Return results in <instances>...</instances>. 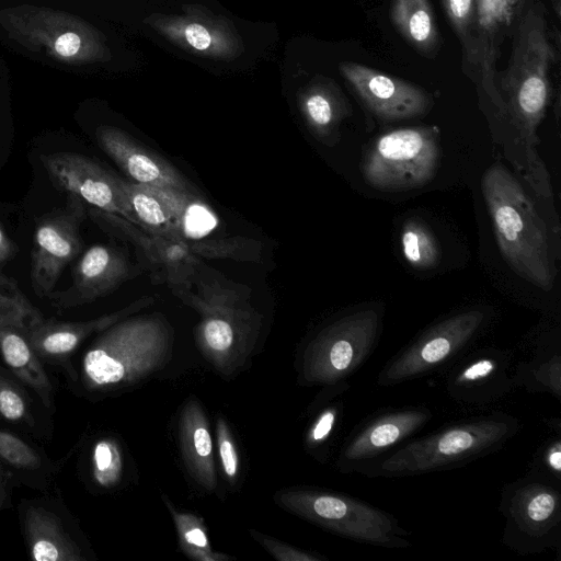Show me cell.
<instances>
[{"instance_id": "d4e9b609", "label": "cell", "mask_w": 561, "mask_h": 561, "mask_svg": "<svg viewBox=\"0 0 561 561\" xmlns=\"http://www.w3.org/2000/svg\"><path fill=\"white\" fill-rule=\"evenodd\" d=\"M297 105L312 136L325 146L340 139L342 122L352 113V106L331 78L316 76L297 92Z\"/></svg>"}, {"instance_id": "d6986e66", "label": "cell", "mask_w": 561, "mask_h": 561, "mask_svg": "<svg viewBox=\"0 0 561 561\" xmlns=\"http://www.w3.org/2000/svg\"><path fill=\"white\" fill-rule=\"evenodd\" d=\"M95 138L99 147L129 181L197 195V188L171 162L144 147L123 129L102 125L98 127Z\"/></svg>"}, {"instance_id": "603a6c76", "label": "cell", "mask_w": 561, "mask_h": 561, "mask_svg": "<svg viewBox=\"0 0 561 561\" xmlns=\"http://www.w3.org/2000/svg\"><path fill=\"white\" fill-rule=\"evenodd\" d=\"M431 417L425 408L382 413L358 431L345 445L342 463L350 469L376 458L419 431Z\"/></svg>"}, {"instance_id": "7402d4cb", "label": "cell", "mask_w": 561, "mask_h": 561, "mask_svg": "<svg viewBox=\"0 0 561 561\" xmlns=\"http://www.w3.org/2000/svg\"><path fill=\"white\" fill-rule=\"evenodd\" d=\"M154 300L152 296H144L119 310L89 321L62 322L42 317L27 329V339L38 357H62L91 334L102 332L117 321L148 308Z\"/></svg>"}, {"instance_id": "8992f818", "label": "cell", "mask_w": 561, "mask_h": 561, "mask_svg": "<svg viewBox=\"0 0 561 561\" xmlns=\"http://www.w3.org/2000/svg\"><path fill=\"white\" fill-rule=\"evenodd\" d=\"M0 26L23 48L59 64L106 62L112 54L105 35L79 15L55 8L22 3L0 10Z\"/></svg>"}, {"instance_id": "cb8c5ba5", "label": "cell", "mask_w": 561, "mask_h": 561, "mask_svg": "<svg viewBox=\"0 0 561 561\" xmlns=\"http://www.w3.org/2000/svg\"><path fill=\"white\" fill-rule=\"evenodd\" d=\"M134 275L127 255L110 244H95L85 250L73 268L75 305L104 297Z\"/></svg>"}, {"instance_id": "5bb4252c", "label": "cell", "mask_w": 561, "mask_h": 561, "mask_svg": "<svg viewBox=\"0 0 561 561\" xmlns=\"http://www.w3.org/2000/svg\"><path fill=\"white\" fill-rule=\"evenodd\" d=\"M42 317L19 286L0 272L1 356L12 373L50 409L54 388L26 334L27 329Z\"/></svg>"}, {"instance_id": "4316f807", "label": "cell", "mask_w": 561, "mask_h": 561, "mask_svg": "<svg viewBox=\"0 0 561 561\" xmlns=\"http://www.w3.org/2000/svg\"><path fill=\"white\" fill-rule=\"evenodd\" d=\"M25 539L36 561H83L85 557L65 531L59 519L41 507H28L24 515Z\"/></svg>"}, {"instance_id": "8d00e7d4", "label": "cell", "mask_w": 561, "mask_h": 561, "mask_svg": "<svg viewBox=\"0 0 561 561\" xmlns=\"http://www.w3.org/2000/svg\"><path fill=\"white\" fill-rule=\"evenodd\" d=\"M217 444L222 470L230 481H234L239 470V457L233 436L222 419L217 422Z\"/></svg>"}, {"instance_id": "1f68e13d", "label": "cell", "mask_w": 561, "mask_h": 561, "mask_svg": "<svg viewBox=\"0 0 561 561\" xmlns=\"http://www.w3.org/2000/svg\"><path fill=\"white\" fill-rule=\"evenodd\" d=\"M123 458L119 446L112 438L95 443L92 450V474L94 481L103 488H112L121 480Z\"/></svg>"}, {"instance_id": "7a4b0ae2", "label": "cell", "mask_w": 561, "mask_h": 561, "mask_svg": "<svg viewBox=\"0 0 561 561\" xmlns=\"http://www.w3.org/2000/svg\"><path fill=\"white\" fill-rule=\"evenodd\" d=\"M556 50L550 42L545 11L539 3L526 8L513 34L508 67L501 73L500 94L537 164V128L550 96V69Z\"/></svg>"}, {"instance_id": "74e56055", "label": "cell", "mask_w": 561, "mask_h": 561, "mask_svg": "<svg viewBox=\"0 0 561 561\" xmlns=\"http://www.w3.org/2000/svg\"><path fill=\"white\" fill-rule=\"evenodd\" d=\"M275 559L280 561H319L317 556L309 554L286 543L279 542L254 530L250 531Z\"/></svg>"}, {"instance_id": "3957f363", "label": "cell", "mask_w": 561, "mask_h": 561, "mask_svg": "<svg viewBox=\"0 0 561 561\" xmlns=\"http://www.w3.org/2000/svg\"><path fill=\"white\" fill-rule=\"evenodd\" d=\"M173 329L159 313L126 317L103 330L83 356L90 389L130 386L161 369L171 358Z\"/></svg>"}, {"instance_id": "ffe728a7", "label": "cell", "mask_w": 561, "mask_h": 561, "mask_svg": "<svg viewBox=\"0 0 561 561\" xmlns=\"http://www.w3.org/2000/svg\"><path fill=\"white\" fill-rule=\"evenodd\" d=\"M511 358L499 350H480L461 360L448 375L446 389L457 402L485 405L504 397L515 386Z\"/></svg>"}, {"instance_id": "5b68a950", "label": "cell", "mask_w": 561, "mask_h": 561, "mask_svg": "<svg viewBox=\"0 0 561 561\" xmlns=\"http://www.w3.org/2000/svg\"><path fill=\"white\" fill-rule=\"evenodd\" d=\"M191 288L171 289L183 304L199 314L197 342L203 353L220 369L248 352L255 341L261 316L249 300V290L221 275L206 273L202 265Z\"/></svg>"}, {"instance_id": "8fae6325", "label": "cell", "mask_w": 561, "mask_h": 561, "mask_svg": "<svg viewBox=\"0 0 561 561\" xmlns=\"http://www.w3.org/2000/svg\"><path fill=\"white\" fill-rule=\"evenodd\" d=\"M504 542L518 553H536L560 543V484L529 474L502 493Z\"/></svg>"}, {"instance_id": "277c9868", "label": "cell", "mask_w": 561, "mask_h": 561, "mask_svg": "<svg viewBox=\"0 0 561 561\" xmlns=\"http://www.w3.org/2000/svg\"><path fill=\"white\" fill-rule=\"evenodd\" d=\"M91 215L104 231L135 247L154 282L164 283L171 289L193 287L202 259L260 260L259 242L243 237L208 240L169 237L146 231L118 215L96 208Z\"/></svg>"}, {"instance_id": "52a82bcc", "label": "cell", "mask_w": 561, "mask_h": 561, "mask_svg": "<svg viewBox=\"0 0 561 561\" xmlns=\"http://www.w3.org/2000/svg\"><path fill=\"white\" fill-rule=\"evenodd\" d=\"M517 431L518 421L508 414L479 416L404 445L371 472L411 476L448 469L494 451Z\"/></svg>"}, {"instance_id": "7c38bea8", "label": "cell", "mask_w": 561, "mask_h": 561, "mask_svg": "<svg viewBox=\"0 0 561 561\" xmlns=\"http://www.w3.org/2000/svg\"><path fill=\"white\" fill-rule=\"evenodd\" d=\"M181 13L153 12L144 23L187 54L232 61L244 53L243 38L227 16L198 3L181 7Z\"/></svg>"}, {"instance_id": "ab89813d", "label": "cell", "mask_w": 561, "mask_h": 561, "mask_svg": "<svg viewBox=\"0 0 561 561\" xmlns=\"http://www.w3.org/2000/svg\"><path fill=\"white\" fill-rule=\"evenodd\" d=\"M18 248L13 240L7 234L0 224V265L11 260Z\"/></svg>"}, {"instance_id": "9c48e42d", "label": "cell", "mask_w": 561, "mask_h": 561, "mask_svg": "<svg viewBox=\"0 0 561 561\" xmlns=\"http://www.w3.org/2000/svg\"><path fill=\"white\" fill-rule=\"evenodd\" d=\"M277 501L289 512L340 536L382 547L408 545L394 517L356 499L325 491L289 490Z\"/></svg>"}, {"instance_id": "ba28073f", "label": "cell", "mask_w": 561, "mask_h": 561, "mask_svg": "<svg viewBox=\"0 0 561 561\" xmlns=\"http://www.w3.org/2000/svg\"><path fill=\"white\" fill-rule=\"evenodd\" d=\"M439 140L436 125L398 128L380 135L363 160L366 184L381 192L410 191L428 184L439 165Z\"/></svg>"}, {"instance_id": "ac0fdd59", "label": "cell", "mask_w": 561, "mask_h": 561, "mask_svg": "<svg viewBox=\"0 0 561 561\" xmlns=\"http://www.w3.org/2000/svg\"><path fill=\"white\" fill-rule=\"evenodd\" d=\"M339 70L366 108L380 119L421 117L433 107L428 92L403 79L353 61L341 62Z\"/></svg>"}, {"instance_id": "6da1fadb", "label": "cell", "mask_w": 561, "mask_h": 561, "mask_svg": "<svg viewBox=\"0 0 561 561\" xmlns=\"http://www.w3.org/2000/svg\"><path fill=\"white\" fill-rule=\"evenodd\" d=\"M500 252L511 268L542 290H550L556 266L548 231L533 199L502 165L489 168L481 182Z\"/></svg>"}, {"instance_id": "f546056e", "label": "cell", "mask_w": 561, "mask_h": 561, "mask_svg": "<svg viewBox=\"0 0 561 561\" xmlns=\"http://www.w3.org/2000/svg\"><path fill=\"white\" fill-rule=\"evenodd\" d=\"M164 503L173 517L179 546L187 557L199 561L231 560L230 556L211 549L206 526L199 517L191 513L176 511L168 499L164 500Z\"/></svg>"}, {"instance_id": "44dd1931", "label": "cell", "mask_w": 561, "mask_h": 561, "mask_svg": "<svg viewBox=\"0 0 561 561\" xmlns=\"http://www.w3.org/2000/svg\"><path fill=\"white\" fill-rule=\"evenodd\" d=\"M121 185L138 227L158 234L190 238L185 219L190 206L198 202L197 195L123 179Z\"/></svg>"}, {"instance_id": "f1b7e54d", "label": "cell", "mask_w": 561, "mask_h": 561, "mask_svg": "<svg viewBox=\"0 0 561 561\" xmlns=\"http://www.w3.org/2000/svg\"><path fill=\"white\" fill-rule=\"evenodd\" d=\"M400 245L404 260L415 270L435 268L440 263L439 242L428 225L417 217L402 225Z\"/></svg>"}, {"instance_id": "2e32d148", "label": "cell", "mask_w": 561, "mask_h": 561, "mask_svg": "<svg viewBox=\"0 0 561 561\" xmlns=\"http://www.w3.org/2000/svg\"><path fill=\"white\" fill-rule=\"evenodd\" d=\"M41 161L51 183L69 198L118 215L137 226L121 185L122 178L77 152L42 154Z\"/></svg>"}, {"instance_id": "4dcf8cb0", "label": "cell", "mask_w": 561, "mask_h": 561, "mask_svg": "<svg viewBox=\"0 0 561 561\" xmlns=\"http://www.w3.org/2000/svg\"><path fill=\"white\" fill-rule=\"evenodd\" d=\"M560 355H536L530 363L523 364L514 376L515 385L527 387L531 391H548L559 397Z\"/></svg>"}, {"instance_id": "d6a6232c", "label": "cell", "mask_w": 561, "mask_h": 561, "mask_svg": "<svg viewBox=\"0 0 561 561\" xmlns=\"http://www.w3.org/2000/svg\"><path fill=\"white\" fill-rule=\"evenodd\" d=\"M445 15L461 45L468 48L476 13V0H440Z\"/></svg>"}, {"instance_id": "d590c367", "label": "cell", "mask_w": 561, "mask_h": 561, "mask_svg": "<svg viewBox=\"0 0 561 561\" xmlns=\"http://www.w3.org/2000/svg\"><path fill=\"white\" fill-rule=\"evenodd\" d=\"M560 484L561 481V440L559 437L550 442L535 458V473Z\"/></svg>"}, {"instance_id": "9a60e30c", "label": "cell", "mask_w": 561, "mask_h": 561, "mask_svg": "<svg viewBox=\"0 0 561 561\" xmlns=\"http://www.w3.org/2000/svg\"><path fill=\"white\" fill-rule=\"evenodd\" d=\"M526 11V0H476V13L468 48L462 54V71L505 112L496 85V61L501 45L514 34Z\"/></svg>"}, {"instance_id": "484cf974", "label": "cell", "mask_w": 561, "mask_h": 561, "mask_svg": "<svg viewBox=\"0 0 561 561\" xmlns=\"http://www.w3.org/2000/svg\"><path fill=\"white\" fill-rule=\"evenodd\" d=\"M179 442L184 465L192 478L206 491L217 486L213 440L201 404L188 400L179 420Z\"/></svg>"}, {"instance_id": "e575fe53", "label": "cell", "mask_w": 561, "mask_h": 561, "mask_svg": "<svg viewBox=\"0 0 561 561\" xmlns=\"http://www.w3.org/2000/svg\"><path fill=\"white\" fill-rule=\"evenodd\" d=\"M0 457L20 469H35L41 465L38 454L16 435L0 430Z\"/></svg>"}, {"instance_id": "e0dca14e", "label": "cell", "mask_w": 561, "mask_h": 561, "mask_svg": "<svg viewBox=\"0 0 561 561\" xmlns=\"http://www.w3.org/2000/svg\"><path fill=\"white\" fill-rule=\"evenodd\" d=\"M85 215L84 204L69 198L65 209L37 222L31 255V282L37 295H48L67 265L82 252L80 226Z\"/></svg>"}, {"instance_id": "30bf717a", "label": "cell", "mask_w": 561, "mask_h": 561, "mask_svg": "<svg viewBox=\"0 0 561 561\" xmlns=\"http://www.w3.org/2000/svg\"><path fill=\"white\" fill-rule=\"evenodd\" d=\"M382 314L360 308L325 325L308 344L302 364L306 380L334 386L355 371L374 350Z\"/></svg>"}, {"instance_id": "83f0119b", "label": "cell", "mask_w": 561, "mask_h": 561, "mask_svg": "<svg viewBox=\"0 0 561 561\" xmlns=\"http://www.w3.org/2000/svg\"><path fill=\"white\" fill-rule=\"evenodd\" d=\"M390 19L400 35L419 54L426 57L437 54L440 35L428 0H391Z\"/></svg>"}, {"instance_id": "f35d334b", "label": "cell", "mask_w": 561, "mask_h": 561, "mask_svg": "<svg viewBox=\"0 0 561 561\" xmlns=\"http://www.w3.org/2000/svg\"><path fill=\"white\" fill-rule=\"evenodd\" d=\"M337 410L334 407L325 409L312 425L308 440L312 445H318L331 435L336 422Z\"/></svg>"}, {"instance_id": "836d02e7", "label": "cell", "mask_w": 561, "mask_h": 561, "mask_svg": "<svg viewBox=\"0 0 561 561\" xmlns=\"http://www.w3.org/2000/svg\"><path fill=\"white\" fill-rule=\"evenodd\" d=\"M0 415L9 422L32 425L28 403L23 392L0 374Z\"/></svg>"}, {"instance_id": "4fadbf2b", "label": "cell", "mask_w": 561, "mask_h": 561, "mask_svg": "<svg viewBox=\"0 0 561 561\" xmlns=\"http://www.w3.org/2000/svg\"><path fill=\"white\" fill-rule=\"evenodd\" d=\"M484 321L485 312L472 308L432 325L383 367L378 385H398L438 368L471 342Z\"/></svg>"}]
</instances>
